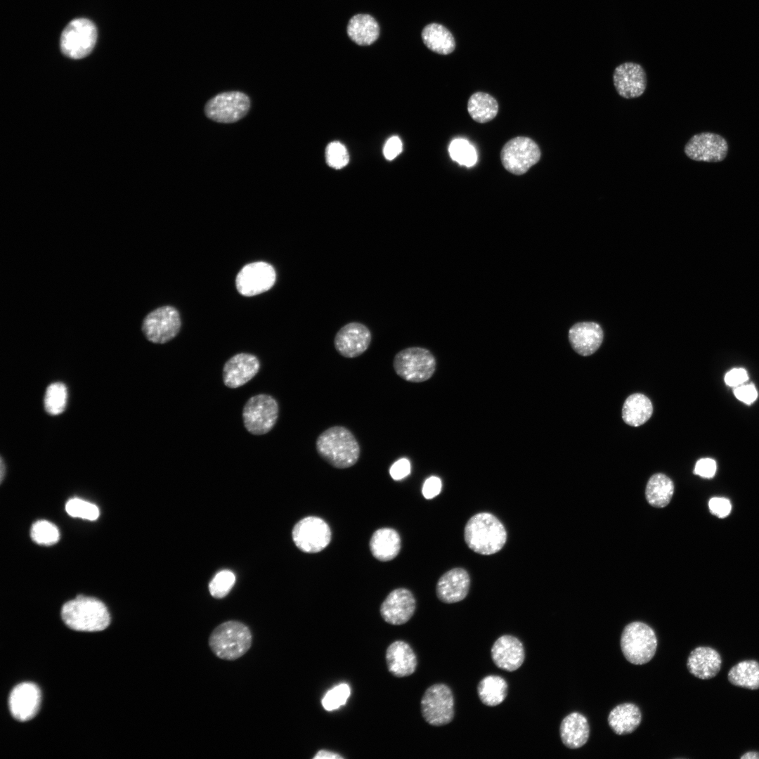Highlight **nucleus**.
Instances as JSON below:
<instances>
[{
  "instance_id": "obj_1",
  "label": "nucleus",
  "mask_w": 759,
  "mask_h": 759,
  "mask_svg": "<svg viewBox=\"0 0 759 759\" xmlns=\"http://www.w3.org/2000/svg\"><path fill=\"white\" fill-rule=\"evenodd\" d=\"M319 456L331 466L346 469L353 466L361 447L353 434L344 426H333L319 434L316 441Z\"/></svg>"
},
{
  "instance_id": "obj_2",
  "label": "nucleus",
  "mask_w": 759,
  "mask_h": 759,
  "mask_svg": "<svg viewBox=\"0 0 759 759\" xmlns=\"http://www.w3.org/2000/svg\"><path fill=\"white\" fill-rule=\"evenodd\" d=\"M502 523L493 514L479 512L467 522L464 538L467 545L476 553L491 555L499 552L507 541Z\"/></svg>"
},
{
  "instance_id": "obj_3",
  "label": "nucleus",
  "mask_w": 759,
  "mask_h": 759,
  "mask_svg": "<svg viewBox=\"0 0 759 759\" xmlns=\"http://www.w3.org/2000/svg\"><path fill=\"white\" fill-rule=\"evenodd\" d=\"M61 616L67 626L77 631H100L110 622L109 611L101 601L81 595L63 606Z\"/></svg>"
},
{
  "instance_id": "obj_4",
  "label": "nucleus",
  "mask_w": 759,
  "mask_h": 759,
  "mask_svg": "<svg viewBox=\"0 0 759 759\" xmlns=\"http://www.w3.org/2000/svg\"><path fill=\"white\" fill-rule=\"evenodd\" d=\"M252 640V633L246 625L237 621H229L220 624L212 632L209 644L217 657L233 661L249 650Z\"/></svg>"
},
{
  "instance_id": "obj_5",
  "label": "nucleus",
  "mask_w": 759,
  "mask_h": 759,
  "mask_svg": "<svg viewBox=\"0 0 759 759\" xmlns=\"http://www.w3.org/2000/svg\"><path fill=\"white\" fill-rule=\"evenodd\" d=\"M654 630L647 624L635 621L628 624L621 637V648L625 658L631 663L642 665L650 661L657 649Z\"/></svg>"
},
{
  "instance_id": "obj_6",
  "label": "nucleus",
  "mask_w": 759,
  "mask_h": 759,
  "mask_svg": "<svg viewBox=\"0 0 759 759\" xmlns=\"http://www.w3.org/2000/svg\"><path fill=\"white\" fill-rule=\"evenodd\" d=\"M436 365V360L432 352L417 346L402 349L393 360V368L396 375L407 382L415 383L431 378Z\"/></svg>"
},
{
  "instance_id": "obj_7",
  "label": "nucleus",
  "mask_w": 759,
  "mask_h": 759,
  "mask_svg": "<svg viewBox=\"0 0 759 759\" xmlns=\"http://www.w3.org/2000/svg\"><path fill=\"white\" fill-rule=\"evenodd\" d=\"M278 413V403L272 396L265 394L253 396L242 410L244 426L252 434H265L275 426Z\"/></svg>"
},
{
  "instance_id": "obj_8",
  "label": "nucleus",
  "mask_w": 759,
  "mask_h": 759,
  "mask_svg": "<svg viewBox=\"0 0 759 759\" xmlns=\"http://www.w3.org/2000/svg\"><path fill=\"white\" fill-rule=\"evenodd\" d=\"M97 39L96 25L86 18L72 20L64 29L60 37V48L66 56L80 59L93 50Z\"/></svg>"
},
{
  "instance_id": "obj_9",
  "label": "nucleus",
  "mask_w": 759,
  "mask_h": 759,
  "mask_svg": "<svg viewBox=\"0 0 759 759\" xmlns=\"http://www.w3.org/2000/svg\"><path fill=\"white\" fill-rule=\"evenodd\" d=\"M250 107V98L247 94L231 91L220 93L209 99L205 105V113L212 121L228 124L245 117Z\"/></svg>"
},
{
  "instance_id": "obj_10",
  "label": "nucleus",
  "mask_w": 759,
  "mask_h": 759,
  "mask_svg": "<svg viewBox=\"0 0 759 759\" xmlns=\"http://www.w3.org/2000/svg\"><path fill=\"white\" fill-rule=\"evenodd\" d=\"M420 705L423 718L431 725H445L453 719V694L444 684H435L427 688L422 697Z\"/></svg>"
},
{
  "instance_id": "obj_11",
  "label": "nucleus",
  "mask_w": 759,
  "mask_h": 759,
  "mask_svg": "<svg viewBox=\"0 0 759 759\" xmlns=\"http://www.w3.org/2000/svg\"><path fill=\"white\" fill-rule=\"evenodd\" d=\"M540 150L534 141L528 137L517 136L504 145L500 160L507 171L521 175L540 160Z\"/></svg>"
},
{
  "instance_id": "obj_12",
  "label": "nucleus",
  "mask_w": 759,
  "mask_h": 759,
  "mask_svg": "<svg viewBox=\"0 0 759 759\" xmlns=\"http://www.w3.org/2000/svg\"><path fill=\"white\" fill-rule=\"evenodd\" d=\"M328 524L318 517H306L299 521L292 530L296 546L306 553H317L324 550L331 540Z\"/></svg>"
},
{
  "instance_id": "obj_13",
  "label": "nucleus",
  "mask_w": 759,
  "mask_h": 759,
  "mask_svg": "<svg viewBox=\"0 0 759 759\" xmlns=\"http://www.w3.org/2000/svg\"><path fill=\"white\" fill-rule=\"evenodd\" d=\"M181 327L178 311L164 306L149 313L143 319L142 331L148 340L155 344H164L174 339Z\"/></svg>"
},
{
  "instance_id": "obj_14",
  "label": "nucleus",
  "mask_w": 759,
  "mask_h": 759,
  "mask_svg": "<svg viewBox=\"0 0 759 759\" xmlns=\"http://www.w3.org/2000/svg\"><path fill=\"white\" fill-rule=\"evenodd\" d=\"M275 279L274 268L268 263L258 261L245 266L238 273L235 284L242 295L251 297L271 289Z\"/></svg>"
},
{
  "instance_id": "obj_15",
  "label": "nucleus",
  "mask_w": 759,
  "mask_h": 759,
  "mask_svg": "<svg viewBox=\"0 0 759 759\" xmlns=\"http://www.w3.org/2000/svg\"><path fill=\"white\" fill-rule=\"evenodd\" d=\"M684 151L685 155L692 160L718 162L726 157L728 144L720 135L702 132L694 135L688 141Z\"/></svg>"
},
{
  "instance_id": "obj_16",
  "label": "nucleus",
  "mask_w": 759,
  "mask_h": 759,
  "mask_svg": "<svg viewBox=\"0 0 759 759\" xmlns=\"http://www.w3.org/2000/svg\"><path fill=\"white\" fill-rule=\"evenodd\" d=\"M371 340V332L365 325L351 322L336 333L334 346L342 356L352 358L363 354L368 349Z\"/></svg>"
},
{
  "instance_id": "obj_17",
  "label": "nucleus",
  "mask_w": 759,
  "mask_h": 759,
  "mask_svg": "<svg viewBox=\"0 0 759 759\" xmlns=\"http://www.w3.org/2000/svg\"><path fill=\"white\" fill-rule=\"evenodd\" d=\"M613 82L619 96L626 99L636 98L646 90L647 74L641 65L625 62L615 68Z\"/></svg>"
},
{
  "instance_id": "obj_18",
  "label": "nucleus",
  "mask_w": 759,
  "mask_h": 759,
  "mask_svg": "<svg viewBox=\"0 0 759 759\" xmlns=\"http://www.w3.org/2000/svg\"><path fill=\"white\" fill-rule=\"evenodd\" d=\"M416 601L413 593L406 588L392 590L380 606V614L389 624L399 625L407 623L413 616Z\"/></svg>"
},
{
  "instance_id": "obj_19",
  "label": "nucleus",
  "mask_w": 759,
  "mask_h": 759,
  "mask_svg": "<svg viewBox=\"0 0 759 759\" xmlns=\"http://www.w3.org/2000/svg\"><path fill=\"white\" fill-rule=\"evenodd\" d=\"M259 368L260 362L256 356L247 353L235 354L223 365V383L229 388H238L250 381Z\"/></svg>"
},
{
  "instance_id": "obj_20",
  "label": "nucleus",
  "mask_w": 759,
  "mask_h": 759,
  "mask_svg": "<svg viewBox=\"0 0 759 759\" xmlns=\"http://www.w3.org/2000/svg\"><path fill=\"white\" fill-rule=\"evenodd\" d=\"M40 699V690L34 683L22 682L16 685L8 699L12 716L19 721L32 719L39 709Z\"/></svg>"
},
{
  "instance_id": "obj_21",
  "label": "nucleus",
  "mask_w": 759,
  "mask_h": 759,
  "mask_svg": "<svg viewBox=\"0 0 759 759\" xmlns=\"http://www.w3.org/2000/svg\"><path fill=\"white\" fill-rule=\"evenodd\" d=\"M491 654L498 668L509 672L520 668L525 658L524 649L521 641L509 635H502L495 641Z\"/></svg>"
},
{
  "instance_id": "obj_22",
  "label": "nucleus",
  "mask_w": 759,
  "mask_h": 759,
  "mask_svg": "<svg viewBox=\"0 0 759 759\" xmlns=\"http://www.w3.org/2000/svg\"><path fill=\"white\" fill-rule=\"evenodd\" d=\"M470 587L468 572L460 567L453 568L443 573L439 579L436 592L442 602L452 604L464 599Z\"/></svg>"
},
{
  "instance_id": "obj_23",
  "label": "nucleus",
  "mask_w": 759,
  "mask_h": 759,
  "mask_svg": "<svg viewBox=\"0 0 759 759\" xmlns=\"http://www.w3.org/2000/svg\"><path fill=\"white\" fill-rule=\"evenodd\" d=\"M569 339L573 350L584 356L595 353L603 340V331L595 322H581L573 325L569 332Z\"/></svg>"
},
{
  "instance_id": "obj_24",
  "label": "nucleus",
  "mask_w": 759,
  "mask_h": 759,
  "mask_svg": "<svg viewBox=\"0 0 759 759\" xmlns=\"http://www.w3.org/2000/svg\"><path fill=\"white\" fill-rule=\"evenodd\" d=\"M386 663L389 673L396 677L409 676L415 673L417 661L410 645L405 641L391 643L386 651Z\"/></svg>"
},
{
  "instance_id": "obj_25",
  "label": "nucleus",
  "mask_w": 759,
  "mask_h": 759,
  "mask_svg": "<svg viewBox=\"0 0 759 759\" xmlns=\"http://www.w3.org/2000/svg\"><path fill=\"white\" fill-rule=\"evenodd\" d=\"M722 658L719 652L711 647H697L689 654L687 667L689 672L697 678L708 680L720 672Z\"/></svg>"
},
{
  "instance_id": "obj_26",
  "label": "nucleus",
  "mask_w": 759,
  "mask_h": 759,
  "mask_svg": "<svg viewBox=\"0 0 759 759\" xmlns=\"http://www.w3.org/2000/svg\"><path fill=\"white\" fill-rule=\"evenodd\" d=\"M559 734L562 743L567 748H580L585 744L590 736L588 720L580 713H571L562 720Z\"/></svg>"
},
{
  "instance_id": "obj_27",
  "label": "nucleus",
  "mask_w": 759,
  "mask_h": 759,
  "mask_svg": "<svg viewBox=\"0 0 759 759\" xmlns=\"http://www.w3.org/2000/svg\"><path fill=\"white\" fill-rule=\"evenodd\" d=\"M370 549L373 557L377 560H392L401 550L400 536L393 528H379L374 532L370 538Z\"/></svg>"
},
{
  "instance_id": "obj_28",
  "label": "nucleus",
  "mask_w": 759,
  "mask_h": 759,
  "mask_svg": "<svg viewBox=\"0 0 759 759\" xmlns=\"http://www.w3.org/2000/svg\"><path fill=\"white\" fill-rule=\"evenodd\" d=\"M642 721L639 707L632 703H624L614 707L609 713L608 723L614 733L628 734L635 731Z\"/></svg>"
},
{
  "instance_id": "obj_29",
  "label": "nucleus",
  "mask_w": 759,
  "mask_h": 759,
  "mask_svg": "<svg viewBox=\"0 0 759 759\" xmlns=\"http://www.w3.org/2000/svg\"><path fill=\"white\" fill-rule=\"evenodd\" d=\"M347 34L356 44L368 46L379 37V26L376 20L368 14H356L349 21Z\"/></svg>"
},
{
  "instance_id": "obj_30",
  "label": "nucleus",
  "mask_w": 759,
  "mask_h": 759,
  "mask_svg": "<svg viewBox=\"0 0 759 759\" xmlns=\"http://www.w3.org/2000/svg\"><path fill=\"white\" fill-rule=\"evenodd\" d=\"M652 413L651 401L645 395L636 393L629 396L624 402L622 417L628 425L638 427L645 423Z\"/></svg>"
},
{
  "instance_id": "obj_31",
  "label": "nucleus",
  "mask_w": 759,
  "mask_h": 759,
  "mask_svg": "<svg viewBox=\"0 0 759 759\" xmlns=\"http://www.w3.org/2000/svg\"><path fill=\"white\" fill-rule=\"evenodd\" d=\"M422 38L428 48L439 54H449L455 47L453 36L447 28L440 24L431 23L424 27L422 32Z\"/></svg>"
},
{
  "instance_id": "obj_32",
  "label": "nucleus",
  "mask_w": 759,
  "mask_h": 759,
  "mask_svg": "<svg viewBox=\"0 0 759 759\" xmlns=\"http://www.w3.org/2000/svg\"><path fill=\"white\" fill-rule=\"evenodd\" d=\"M729 682L737 687L751 690L759 689V662L744 660L733 666L727 674Z\"/></svg>"
},
{
  "instance_id": "obj_33",
  "label": "nucleus",
  "mask_w": 759,
  "mask_h": 759,
  "mask_svg": "<svg viewBox=\"0 0 759 759\" xmlns=\"http://www.w3.org/2000/svg\"><path fill=\"white\" fill-rule=\"evenodd\" d=\"M674 492V484L671 479L663 474H654L649 480L646 487V498L648 502L656 507H663L670 501Z\"/></svg>"
},
{
  "instance_id": "obj_34",
  "label": "nucleus",
  "mask_w": 759,
  "mask_h": 759,
  "mask_svg": "<svg viewBox=\"0 0 759 759\" xmlns=\"http://www.w3.org/2000/svg\"><path fill=\"white\" fill-rule=\"evenodd\" d=\"M477 693L484 705L496 706L502 703L507 696V682L500 676L488 675L479 682Z\"/></svg>"
},
{
  "instance_id": "obj_35",
  "label": "nucleus",
  "mask_w": 759,
  "mask_h": 759,
  "mask_svg": "<svg viewBox=\"0 0 759 759\" xmlns=\"http://www.w3.org/2000/svg\"><path fill=\"white\" fill-rule=\"evenodd\" d=\"M467 110L471 117L479 123L492 120L498 112V103L490 94L476 92L469 98Z\"/></svg>"
},
{
  "instance_id": "obj_36",
  "label": "nucleus",
  "mask_w": 759,
  "mask_h": 759,
  "mask_svg": "<svg viewBox=\"0 0 759 759\" xmlns=\"http://www.w3.org/2000/svg\"><path fill=\"white\" fill-rule=\"evenodd\" d=\"M67 391L65 385L61 382L51 384L46 389L44 396V408L52 415L63 413L66 407Z\"/></svg>"
},
{
  "instance_id": "obj_37",
  "label": "nucleus",
  "mask_w": 759,
  "mask_h": 759,
  "mask_svg": "<svg viewBox=\"0 0 759 759\" xmlns=\"http://www.w3.org/2000/svg\"><path fill=\"white\" fill-rule=\"evenodd\" d=\"M30 536L33 541L39 545H51L56 543L60 533L56 525L46 520L34 522L31 528Z\"/></svg>"
},
{
  "instance_id": "obj_38",
  "label": "nucleus",
  "mask_w": 759,
  "mask_h": 759,
  "mask_svg": "<svg viewBox=\"0 0 759 759\" xmlns=\"http://www.w3.org/2000/svg\"><path fill=\"white\" fill-rule=\"evenodd\" d=\"M449 154L452 160L461 165L473 166L477 160L475 149L465 139L453 140L449 145Z\"/></svg>"
},
{
  "instance_id": "obj_39",
  "label": "nucleus",
  "mask_w": 759,
  "mask_h": 759,
  "mask_svg": "<svg viewBox=\"0 0 759 759\" xmlns=\"http://www.w3.org/2000/svg\"><path fill=\"white\" fill-rule=\"evenodd\" d=\"M235 582V576L230 570H221L210 581L209 590L212 597L222 598L226 596Z\"/></svg>"
},
{
  "instance_id": "obj_40",
  "label": "nucleus",
  "mask_w": 759,
  "mask_h": 759,
  "mask_svg": "<svg viewBox=\"0 0 759 759\" xmlns=\"http://www.w3.org/2000/svg\"><path fill=\"white\" fill-rule=\"evenodd\" d=\"M67 514L73 517L88 520H96L99 516V510L96 505L79 498H72L65 505Z\"/></svg>"
},
{
  "instance_id": "obj_41",
  "label": "nucleus",
  "mask_w": 759,
  "mask_h": 759,
  "mask_svg": "<svg viewBox=\"0 0 759 759\" xmlns=\"http://www.w3.org/2000/svg\"><path fill=\"white\" fill-rule=\"evenodd\" d=\"M350 694L347 684H339L327 692L321 700L322 706L327 711L336 710L346 703Z\"/></svg>"
},
{
  "instance_id": "obj_42",
  "label": "nucleus",
  "mask_w": 759,
  "mask_h": 759,
  "mask_svg": "<svg viewBox=\"0 0 759 759\" xmlns=\"http://www.w3.org/2000/svg\"><path fill=\"white\" fill-rule=\"evenodd\" d=\"M325 160L330 167L339 169L347 165L349 155L347 149L342 143L333 141L326 147Z\"/></svg>"
},
{
  "instance_id": "obj_43",
  "label": "nucleus",
  "mask_w": 759,
  "mask_h": 759,
  "mask_svg": "<svg viewBox=\"0 0 759 759\" xmlns=\"http://www.w3.org/2000/svg\"><path fill=\"white\" fill-rule=\"evenodd\" d=\"M734 394L738 400L746 404H751L758 397L757 389L752 383L745 382L734 387Z\"/></svg>"
},
{
  "instance_id": "obj_44",
  "label": "nucleus",
  "mask_w": 759,
  "mask_h": 759,
  "mask_svg": "<svg viewBox=\"0 0 759 759\" xmlns=\"http://www.w3.org/2000/svg\"><path fill=\"white\" fill-rule=\"evenodd\" d=\"M710 512L719 518L728 516L732 510L729 500L725 498L714 497L708 502Z\"/></svg>"
},
{
  "instance_id": "obj_45",
  "label": "nucleus",
  "mask_w": 759,
  "mask_h": 759,
  "mask_svg": "<svg viewBox=\"0 0 759 759\" xmlns=\"http://www.w3.org/2000/svg\"><path fill=\"white\" fill-rule=\"evenodd\" d=\"M716 462L714 460L705 458L699 460L694 469V473L703 478H712L716 472Z\"/></svg>"
},
{
  "instance_id": "obj_46",
  "label": "nucleus",
  "mask_w": 759,
  "mask_h": 759,
  "mask_svg": "<svg viewBox=\"0 0 759 759\" xmlns=\"http://www.w3.org/2000/svg\"><path fill=\"white\" fill-rule=\"evenodd\" d=\"M748 379L746 370L742 368H736L729 370L725 375V384L732 387H736L745 383Z\"/></svg>"
},
{
  "instance_id": "obj_47",
  "label": "nucleus",
  "mask_w": 759,
  "mask_h": 759,
  "mask_svg": "<svg viewBox=\"0 0 759 759\" xmlns=\"http://www.w3.org/2000/svg\"><path fill=\"white\" fill-rule=\"evenodd\" d=\"M402 149L403 144L400 138L397 136H393L386 141L383 148V154L387 160H392L402 152Z\"/></svg>"
},
{
  "instance_id": "obj_48",
  "label": "nucleus",
  "mask_w": 759,
  "mask_h": 759,
  "mask_svg": "<svg viewBox=\"0 0 759 759\" xmlns=\"http://www.w3.org/2000/svg\"><path fill=\"white\" fill-rule=\"evenodd\" d=\"M410 473V463L406 458H401L395 462L389 469V474L394 480L399 481Z\"/></svg>"
},
{
  "instance_id": "obj_49",
  "label": "nucleus",
  "mask_w": 759,
  "mask_h": 759,
  "mask_svg": "<svg viewBox=\"0 0 759 759\" xmlns=\"http://www.w3.org/2000/svg\"><path fill=\"white\" fill-rule=\"evenodd\" d=\"M442 484L437 476L427 479L423 484L422 493L426 499H432L438 495L441 491Z\"/></svg>"
},
{
  "instance_id": "obj_50",
  "label": "nucleus",
  "mask_w": 759,
  "mask_h": 759,
  "mask_svg": "<svg viewBox=\"0 0 759 759\" xmlns=\"http://www.w3.org/2000/svg\"><path fill=\"white\" fill-rule=\"evenodd\" d=\"M342 755L338 753L328 750L320 749L313 757V759H343Z\"/></svg>"
},
{
  "instance_id": "obj_51",
  "label": "nucleus",
  "mask_w": 759,
  "mask_h": 759,
  "mask_svg": "<svg viewBox=\"0 0 759 759\" xmlns=\"http://www.w3.org/2000/svg\"><path fill=\"white\" fill-rule=\"evenodd\" d=\"M741 759H759V752L748 751L740 757Z\"/></svg>"
},
{
  "instance_id": "obj_52",
  "label": "nucleus",
  "mask_w": 759,
  "mask_h": 759,
  "mask_svg": "<svg viewBox=\"0 0 759 759\" xmlns=\"http://www.w3.org/2000/svg\"><path fill=\"white\" fill-rule=\"evenodd\" d=\"M0 463H1L0 464V479H1V482H2V481H3L4 478L5 472H6L5 464L4 462V460H3L2 458H1Z\"/></svg>"
}]
</instances>
